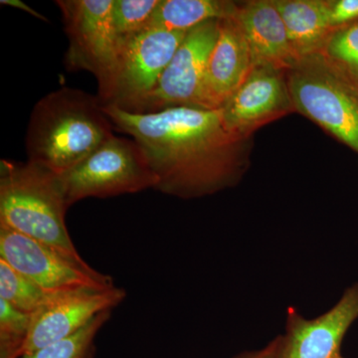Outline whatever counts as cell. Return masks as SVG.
I'll return each mask as SVG.
<instances>
[{
	"label": "cell",
	"mask_w": 358,
	"mask_h": 358,
	"mask_svg": "<svg viewBox=\"0 0 358 358\" xmlns=\"http://www.w3.org/2000/svg\"><path fill=\"white\" fill-rule=\"evenodd\" d=\"M358 20V0H331V21L334 29Z\"/></svg>",
	"instance_id": "7402d4cb"
},
{
	"label": "cell",
	"mask_w": 358,
	"mask_h": 358,
	"mask_svg": "<svg viewBox=\"0 0 358 358\" xmlns=\"http://www.w3.org/2000/svg\"><path fill=\"white\" fill-rule=\"evenodd\" d=\"M110 313L112 310L100 313L77 334L20 358H93L96 334L110 320Z\"/></svg>",
	"instance_id": "ac0fdd59"
},
{
	"label": "cell",
	"mask_w": 358,
	"mask_h": 358,
	"mask_svg": "<svg viewBox=\"0 0 358 358\" xmlns=\"http://www.w3.org/2000/svg\"><path fill=\"white\" fill-rule=\"evenodd\" d=\"M126 296V291L117 287L47 294L41 308L31 315L20 357L77 334L96 315L117 308Z\"/></svg>",
	"instance_id": "30bf717a"
},
{
	"label": "cell",
	"mask_w": 358,
	"mask_h": 358,
	"mask_svg": "<svg viewBox=\"0 0 358 358\" xmlns=\"http://www.w3.org/2000/svg\"><path fill=\"white\" fill-rule=\"evenodd\" d=\"M115 128L143 148L157 178L155 190L182 199L235 187L250 166L252 138L232 133L220 109L178 107L134 114L103 106Z\"/></svg>",
	"instance_id": "6da1fadb"
},
{
	"label": "cell",
	"mask_w": 358,
	"mask_h": 358,
	"mask_svg": "<svg viewBox=\"0 0 358 358\" xmlns=\"http://www.w3.org/2000/svg\"><path fill=\"white\" fill-rule=\"evenodd\" d=\"M338 358H343V357H341V355H339V357Z\"/></svg>",
	"instance_id": "d4e9b609"
},
{
	"label": "cell",
	"mask_w": 358,
	"mask_h": 358,
	"mask_svg": "<svg viewBox=\"0 0 358 358\" xmlns=\"http://www.w3.org/2000/svg\"><path fill=\"white\" fill-rule=\"evenodd\" d=\"M251 52L234 17L220 20L205 83L207 109H219L253 68Z\"/></svg>",
	"instance_id": "5bb4252c"
},
{
	"label": "cell",
	"mask_w": 358,
	"mask_h": 358,
	"mask_svg": "<svg viewBox=\"0 0 358 358\" xmlns=\"http://www.w3.org/2000/svg\"><path fill=\"white\" fill-rule=\"evenodd\" d=\"M317 54L358 91V20L334 29Z\"/></svg>",
	"instance_id": "e0dca14e"
},
{
	"label": "cell",
	"mask_w": 358,
	"mask_h": 358,
	"mask_svg": "<svg viewBox=\"0 0 358 358\" xmlns=\"http://www.w3.org/2000/svg\"><path fill=\"white\" fill-rule=\"evenodd\" d=\"M70 206L89 197L106 199L157 187L147 155L134 140L110 136L92 154L59 174Z\"/></svg>",
	"instance_id": "5b68a950"
},
{
	"label": "cell",
	"mask_w": 358,
	"mask_h": 358,
	"mask_svg": "<svg viewBox=\"0 0 358 358\" xmlns=\"http://www.w3.org/2000/svg\"><path fill=\"white\" fill-rule=\"evenodd\" d=\"M296 57L319 53L333 31L331 0H274Z\"/></svg>",
	"instance_id": "9a60e30c"
},
{
	"label": "cell",
	"mask_w": 358,
	"mask_h": 358,
	"mask_svg": "<svg viewBox=\"0 0 358 358\" xmlns=\"http://www.w3.org/2000/svg\"><path fill=\"white\" fill-rule=\"evenodd\" d=\"M31 315L0 300V358H20Z\"/></svg>",
	"instance_id": "44dd1931"
},
{
	"label": "cell",
	"mask_w": 358,
	"mask_h": 358,
	"mask_svg": "<svg viewBox=\"0 0 358 358\" xmlns=\"http://www.w3.org/2000/svg\"><path fill=\"white\" fill-rule=\"evenodd\" d=\"M251 52L253 65L291 69L299 58L289 43L286 26L274 0L238 4L234 15Z\"/></svg>",
	"instance_id": "4fadbf2b"
},
{
	"label": "cell",
	"mask_w": 358,
	"mask_h": 358,
	"mask_svg": "<svg viewBox=\"0 0 358 358\" xmlns=\"http://www.w3.org/2000/svg\"><path fill=\"white\" fill-rule=\"evenodd\" d=\"M237 8L226 0H159L148 30L187 32L206 21L234 17Z\"/></svg>",
	"instance_id": "2e32d148"
},
{
	"label": "cell",
	"mask_w": 358,
	"mask_h": 358,
	"mask_svg": "<svg viewBox=\"0 0 358 358\" xmlns=\"http://www.w3.org/2000/svg\"><path fill=\"white\" fill-rule=\"evenodd\" d=\"M98 96L72 88L52 92L35 106L28 124V159L61 174L114 136Z\"/></svg>",
	"instance_id": "7a4b0ae2"
},
{
	"label": "cell",
	"mask_w": 358,
	"mask_h": 358,
	"mask_svg": "<svg viewBox=\"0 0 358 358\" xmlns=\"http://www.w3.org/2000/svg\"><path fill=\"white\" fill-rule=\"evenodd\" d=\"M294 112L312 120L358 155V91L320 54L299 58L286 71Z\"/></svg>",
	"instance_id": "277c9868"
},
{
	"label": "cell",
	"mask_w": 358,
	"mask_h": 358,
	"mask_svg": "<svg viewBox=\"0 0 358 358\" xmlns=\"http://www.w3.org/2000/svg\"><path fill=\"white\" fill-rule=\"evenodd\" d=\"M159 0H114L113 26L120 49L147 31Z\"/></svg>",
	"instance_id": "d6986e66"
},
{
	"label": "cell",
	"mask_w": 358,
	"mask_h": 358,
	"mask_svg": "<svg viewBox=\"0 0 358 358\" xmlns=\"http://www.w3.org/2000/svg\"><path fill=\"white\" fill-rule=\"evenodd\" d=\"M68 208L59 174L30 160L0 162V225L85 261L66 226Z\"/></svg>",
	"instance_id": "3957f363"
},
{
	"label": "cell",
	"mask_w": 358,
	"mask_h": 358,
	"mask_svg": "<svg viewBox=\"0 0 358 358\" xmlns=\"http://www.w3.org/2000/svg\"><path fill=\"white\" fill-rule=\"evenodd\" d=\"M219 26L220 20H209L186 33L159 83L134 114H152L178 107L207 109V68L218 39Z\"/></svg>",
	"instance_id": "ba28073f"
},
{
	"label": "cell",
	"mask_w": 358,
	"mask_h": 358,
	"mask_svg": "<svg viewBox=\"0 0 358 358\" xmlns=\"http://www.w3.org/2000/svg\"><path fill=\"white\" fill-rule=\"evenodd\" d=\"M358 320V284L350 287L338 303L315 319L289 307L279 358H338L343 338Z\"/></svg>",
	"instance_id": "7c38bea8"
},
{
	"label": "cell",
	"mask_w": 358,
	"mask_h": 358,
	"mask_svg": "<svg viewBox=\"0 0 358 358\" xmlns=\"http://www.w3.org/2000/svg\"><path fill=\"white\" fill-rule=\"evenodd\" d=\"M219 109L232 133L252 138L257 129L294 112L286 71L254 65L243 83Z\"/></svg>",
	"instance_id": "8fae6325"
},
{
	"label": "cell",
	"mask_w": 358,
	"mask_h": 358,
	"mask_svg": "<svg viewBox=\"0 0 358 358\" xmlns=\"http://www.w3.org/2000/svg\"><path fill=\"white\" fill-rule=\"evenodd\" d=\"M281 336L273 339L268 345L255 352L242 353L234 358H279Z\"/></svg>",
	"instance_id": "603a6c76"
},
{
	"label": "cell",
	"mask_w": 358,
	"mask_h": 358,
	"mask_svg": "<svg viewBox=\"0 0 358 358\" xmlns=\"http://www.w3.org/2000/svg\"><path fill=\"white\" fill-rule=\"evenodd\" d=\"M186 33L147 30L124 44L112 74L99 86L102 105L133 113L159 83Z\"/></svg>",
	"instance_id": "8992f818"
},
{
	"label": "cell",
	"mask_w": 358,
	"mask_h": 358,
	"mask_svg": "<svg viewBox=\"0 0 358 358\" xmlns=\"http://www.w3.org/2000/svg\"><path fill=\"white\" fill-rule=\"evenodd\" d=\"M0 259L47 294L75 289L115 287L110 275L98 272L86 261L71 258L53 247L2 225Z\"/></svg>",
	"instance_id": "52a82bcc"
},
{
	"label": "cell",
	"mask_w": 358,
	"mask_h": 358,
	"mask_svg": "<svg viewBox=\"0 0 358 358\" xmlns=\"http://www.w3.org/2000/svg\"><path fill=\"white\" fill-rule=\"evenodd\" d=\"M46 298L47 294L36 284L0 259V300L31 315L41 308Z\"/></svg>",
	"instance_id": "ffe728a7"
},
{
	"label": "cell",
	"mask_w": 358,
	"mask_h": 358,
	"mask_svg": "<svg viewBox=\"0 0 358 358\" xmlns=\"http://www.w3.org/2000/svg\"><path fill=\"white\" fill-rule=\"evenodd\" d=\"M0 3H1L2 6H11L14 7V8L20 9V10L31 14L32 16L39 18V20L42 21L48 20L44 15L37 13V11H35L34 9L31 8L28 4H26L25 2L21 1V0H1Z\"/></svg>",
	"instance_id": "cb8c5ba5"
},
{
	"label": "cell",
	"mask_w": 358,
	"mask_h": 358,
	"mask_svg": "<svg viewBox=\"0 0 358 358\" xmlns=\"http://www.w3.org/2000/svg\"><path fill=\"white\" fill-rule=\"evenodd\" d=\"M64 18L70 46L68 64L88 70L105 83L114 70L120 47L113 26L114 0L56 1Z\"/></svg>",
	"instance_id": "9c48e42d"
}]
</instances>
